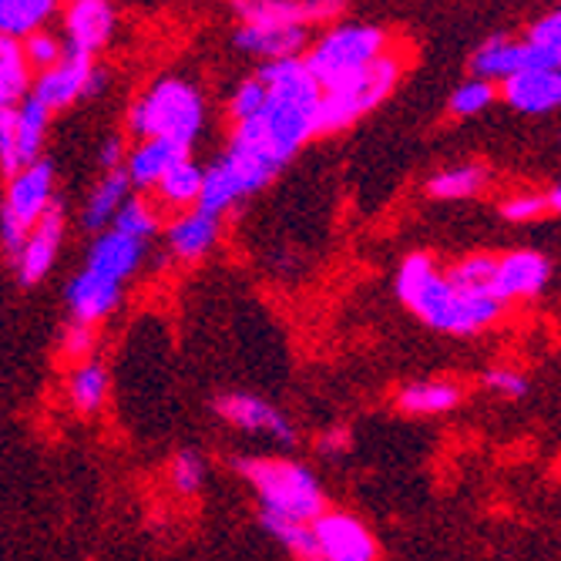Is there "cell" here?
Segmentation results:
<instances>
[{
  "label": "cell",
  "instance_id": "cell-36",
  "mask_svg": "<svg viewBox=\"0 0 561 561\" xmlns=\"http://www.w3.org/2000/svg\"><path fill=\"white\" fill-rule=\"evenodd\" d=\"M266 101H270V91H266V84H263L260 78L242 81V84L236 88V94H232V105H229L236 125H245V122H252V118H260L263 108H266Z\"/></svg>",
  "mask_w": 561,
  "mask_h": 561
},
{
  "label": "cell",
  "instance_id": "cell-9",
  "mask_svg": "<svg viewBox=\"0 0 561 561\" xmlns=\"http://www.w3.org/2000/svg\"><path fill=\"white\" fill-rule=\"evenodd\" d=\"M50 206H55V169L47 159H41L11 179L4 213H11L24 229H34Z\"/></svg>",
  "mask_w": 561,
  "mask_h": 561
},
{
  "label": "cell",
  "instance_id": "cell-33",
  "mask_svg": "<svg viewBox=\"0 0 561 561\" xmlns=\"http://www.w3.org/2000/svg\"><path fill=\"white\" fill-rule=\"evenodd\" d=\"M494 270H497V256H468L457 266H450L447 279L457 286V289H468V293H491V279H494Z\"/></svg>",
  "mask_w": 561,
  "mask_h": 561
},
{
  "label": "cell",
  "instance_id": "cell-25",
  "mask_svg": "<svg viewBox=\"0 0 561 561\" xmlns=\"http://www.w3.org/2000/svg\"><path fill=\"white\" fill-rule=\"evenodd\" d=\"M249 192H245V185H242V179L236 175V169L226 162V159H219L216 165H209L206 169V185H202V198H198V213H206V216H222V213H229L239 198H245Z\"/></svg>",
  "mask_w": 561,
  "mask_h": 561
},
{
  "label": "cell",
  "instance_id": "cell-12",
  "mask_svg": "<svg viewBox=\"0 0 561 561\" xmlns=\"http://www.w3.org/2000/svg\"><path fill=\"white\" fill-rule=\"evenodd\" d=\"M551 266L545 256L531 249H518V252H507V256H497V270L491 279V293L501 302H512V299H531L548 286Z\"/></svg>",
  "mask_w": 561,
  "mask_h": 561
},
{
  "label": "cell",
  "instance_id": "cell-22",
  "mask_svg": "<svg viewBox=\"0 0 561 561\" xmlns=\"http://www.w3.org/2000/svg\"><path fill=\"white\" fill-rule=\"evenodd\" d=\"M128 188H131V179H128V172H125V169L108 172L105 179H101V182L94 185L91 198H88L84 216H81L84 229H88V232H94V236H101V232H105V226H108V222L115 226V219H118L122 206L131 198V195H128Z\"/></svg>",
  "mask_w": 561,
  "mask_h": 561
},
{
  "label": "cell",
  "instance_id": "cell-23",
  "mask_svg": "<svg viewBox=\"0 0 561 561\" xmlns=\"http://www.w3.org/2000/svg\"><path fill=\"white\" fill-rule=\"evenodd\" d=\"M465 390L461 383H450V380H424V383H407L397 393V407L403 414H414V417H431V414H447L461 403Z\"/></svg>",
  "mask_w": 561,
  "mask_h": 561
},
{
  "label": "cell",
  "instance_id": "cell-43",
  "mask_svg": "<svg viewBox=\"0 0 561 561\" xmlns=\"http://www.w3.org/2000/svg\"><path fill=\"white\" fill-rule=\"evenodd\" d=\"M317 447H320L323 454H343V450L350 447V431H346V427H333V431L320 434Z\"/></svg>",
  "mask_w": 561,
  "mask_h": 561
},
{
  "label": "cell",
  "instance_id": "cell-39",
  "mask_svg": "<svg viewBox=\"0 0 561 561\" xmlns=\"http://www.w3.org/2000/svg\"><path fill=\"white\" fill-rule=\"evenodd\" d=\"M551 213V198L548 195H515V198H507L504 206H501V216L507 222H531L538 216Z\"/></svg>",
  "mask_w": 561,
  "mask_h": 561
},
{
  "label": "cell",
  "instance_id": "cell-7",
  "mask_svg": "<svg viewBox=\"0 0 561 561\" xmlns=\"http://www.w3.org/2000/svg\"><path fill=\"white\" fill-rule=\"evenodd\" d=\"M471 68L484 81H491V78L507 81L525 71H561V47L531 44V41L515 44L507 37H491L474 50Z\"/></svg>",
  "mask_w": 561,
  "mask_h": 561
},
{
  "label": "cell",
  "instance_id": "cell-18",
  "mask_svg": "<svg viewBox=\"0 0 561 561\" xmlns=\"http://www.w3.org/2000/svg\"><path fill=\"white\" fill-rule=\"evenodd\" d=\"M122 299V283L118 279H108L94 270H84L71 279L68 286V306H71V320H81V323H98L105 320Z\"/></svg>",
  "mask_w": 561,
  "mask_h": 561
},
{
  "label": "cell",
  "instance_id": "cell-13",
  "mask_svg": "<svg viewBox=\"0 0 561 561\" xmlns=\"http://www.w3.org/2000/svg\"><path fill=\"white\" fill-rule=\"evenodd\" d=\"M323 561H377V541L346 512H327L320 522H313Z\"/></svg>",
  "mask_w": 561,
  "mask_h": 561
},
{
  "label": "cell",
  "instance_id": "cell-6",
  "mask_svg": "<svg viewBox=\"0 0 561 561\" xmlns=\"http://www.w3.org/2000/svg\"><path fill=\"white\" fill-rule=\"evenodd\" d=\"M387 34L374 24H343L330 31L310 55H306V68L313 71L320 88H330L333 81L360 71L387 55Z\"/></svg>",
  "mask_w": 561,
  "mask_h": 561
},
{
  "label": "cell",
  "instance_id": "cell-42",
  "mask_svg": "<svg viewBox=\"0 0 561 561\" xmlns=\"http://www.w3.org/2000/svg\"><path fill=\"white\" fill-rule=\"evenodd\" d=\"M122 159H128L125 156V141H122V135H112L105 145H101V165H105L108 172H118V169H125Z\"/></svg>",
  "mask_w": 561,
  "mask_h": 561
},
{
  "label": "cell",
  "instance_id": "cell-10",
  "mask_svg": "<svg viewBox=\"0 0 561 561\" xmlns=\"http://www.w3.org/2000/svg\"><path fill=\"white\" fill-rule=\"evenodd\" d=\"M61 239H65V209L55 202V206L47 209V216L31 229L27 245L14 260L21 286H37L50 273V266H55V260H58Z\"/></svg>",
  "mask_w": 561,
  "mask_h": 561
},
{
  "label": "cell",
  "instance_id": "cell-35",
  "mask_svg": "<svg viewBox=\"0 0 561 561\" xmlns=\"http://www.w3.org/2000/svg\"><path fill=\"white\" fill-rule=\"evenodd\" d=\"M494 84L491 81H484V78H474V81H465L461 88H457L454 94H450V115H457V118H471V115H478V112H484L491 101H494Z\"/></svg>",
  "mask_w": 561,
  "mask_h": 561
},
{
  "label": "cell",
  "instance_id": "cell-38",
  "mask_svg": "<svg viewBox=\"0 0 561 561\" xmlns=\"http://www.w3.org/2000/svg\"><path fill=\"white\" fill-rule=\"evenodd\" d=\"M94 327L91 323H81V320H71L68 327H65V333H61V353L68 356V360H75V367L78 364H88V356H91V350H94Z\"/></svg>",
  "mask_w": 561,
  "mask_h": 561
},
{
  "label": "cell",
  "instance_id": "cell-17",
  "mask_svg": "<svg viewBox=\"0 0 561 561\" xmlns=\"http://www.w3.org/2000/svg\"><path fill=\"white\" fill-rule=\"evenodd\" d=\"M501 94L515 112L548 115L561 108V71H525L501 81Z\"/></svg>",
  "mask_w": 561,
  "mask_h": 561
},
{
  "label": "cell",
  "instance_id": "cell-31",
  "mask_svg": "<svg viewBox=\"0 0 561 561\" xmlns=\"http://www.w3.org/2000/svg\"><path fill=\"white\" fill-rule=\"evenodd\" d=\"M484 182H488V172L481 165H457V169L434 175L427 182V192L434 198H468V195H478Z\"/></svg>",
  "mask_w": 561,
  "mask_h": 561
},
{
  "label": "cell",
  "instance_id": "cell-20",
  "mask_svg": "<svg viewBox=\"0 0 561 561\" xmlns=\"http://www.w3.org/2000/svg\"><path fill=\"white\" fill-rule=\"evenodd\" d=\"M232 44L245 55H260L266 61H286L299 58V50L306 44V27H252L242 24L232 34Z\"/></svg>",
  "mask_w": 561,
  "mask_h": 561
},
{
  "label": "cell",
  "instance_id": "cell-4",
  "mask_svg": "<svg viewBox=\"0 0 561 561\" xmlns=\"http://www.w3.org/2000/svg\"><path fill=\"white\" fill-rule=\"evenodd\" d=\"M202 122H206V112H202L198 91L179 78L156 81L128 112V131L135 138H172L188 148L198 138Z\"/></svg>",
  "mask_w": 561,
  "mask_h": 561
},
{
  "label": "cell",
  "instance_id": "cell-44",
  "mask_svg": "<svg viewBox=\"0 0 561 561\" xmlns=\"http://www.w3.org/2000/svg\"><path fill=\"white\" fill-rule=\"evenodd\" d=\"M548 198H551V213H561V185H554L548 192Z\"/></svg>",
  "mask_w": 561,
  "mask_h": 561
},
{
  "label": "cell",
  "instance_id": "cell-14",
  "mask_svg": "<svg viewBox=\"0 0 561 561\" xmlns=\"http://www.w3.org/2000/svg\"><path fill=\"white\" fill-rule=\"evenodd\" d=\"M94 65L88 55H65V61L58 68L44 71L37 81H34V98L41 105H47L50 112L58 108H68L75 105L78 98H88V88H91V78H94Z\"/></svg>",
  "mask_w": 561,
  "mask_h": 561
},
{
  "label": "cell",
  "instance_id": "cell-37",
  "mask_svg": "<svg viewBox=\"0 0 561 561\" xmlns=\"http://www.w3.org/2000/svg\"><path fill=\"white\" fill-rule=\"evenodd\" d=\"M202 481H206V465H202V457L195 450H182L175 454L172 461V484L179 494H195L202 488Z\"/></svg>",
  "mask_w": 561,
  "mask_h": 561
},
{
  "label": "cell",
  "instance_id": "cell-11",
  "mask_svg": "<svg viewBox=\"0 0 561 561\" xmlns=\"http://www.w3.org/2000/svg\"><path fill=\"white\" fill-rule=\"evenodd\" d=\"M216 414L242 431H252V434H270L273 440L279 444H296V427L276 411L273 403L252 397V393H222L216 400Z\"/></svg>",
  "mask_w": 561,
  "mask_h": 561
},
{
  "label": "cell",
  "instance_id": "cell-19",
  "mask_svg": "<svg viewBox=\"0 0 561 561\" xmlns=\"http://www.w3.org/2000/svg\"><path fill=\"white\" fill-rule=\"evenodd\" d=\"M145 256V242L118 232V229H108V232H101L91 249H88V270L101 273V276H108V279H125L138 270Z\"/></svg>",
  "mask_w": 561,
  "mask_h": 561
},
{
  "label": "cell",
  "instance_id": "cell-29",
  "mask_svg": "<svg viewBox=\"0 0 561 561\" xmlns=\"http://www.w3.org/2000/svg\"><path fill=\"white\" fill-rule=\"evenodd\" d=\"M202 185H206V172H202L192 159L175 165L156 188L159 195V206L165 209H188V206H198V198H202Z\"/></svg>",
  "mask_w": 561,
  "mask_h": 561
},
{
  "label": "cell",
  "instance_id": "cell-40",
  "mask_svg": "<svg viewBox=\"0 0 561 561\" xmlns=\"http://www.w3.org/2000/svg\"><path fill=\"white\" fill-rule=\"evenodd\" d=\"M484 387L504 400H522L528 393V380L518 370H507V367H491L484 374Z\"/></svg>",
  "mask_w": 561,
  "mask_h": 561
},
{
  "label": "cell",
  "instance_id": "cell-8",
  "mask_svg": "<svg viewBox=\"0 0 561 561\" xmlns=\"http://www.w3.org/2000/svg\"><path fill=\"white\" fill-rule=\"evenodd\" d=\"M343 4L346 0H232V11L252 27H306L336 18Z\"/></svg>",
  "mask_w": 561,
  "mask_h": 561
},
{
  "label": "cell",
  "instance_id": "cell-1",
  "mask_svg": "<svg viewBox=\"0 0 561 561\" xmlns=\"http://www.w3.org/2000/svg\"><path fill=\"white\" fill-rule=\"evenodd\" d=\"M270 101L260 118L245 125H236V131L263 141L273 156L286 165L296 151L320 135V105H323V88L306 68L302 58H286V61H266L256 75Z\"/></svg>",
  "mask_w": 561,
  "mask_h": 561
},
{
  "label": "cell",
  "instance_id": "cell-26",
  "mask_svg": "<svg viewBox=\"0 0 561 561\" xmlns=\"http://www.w3.org/2000/svg\"><path fill=\"white\" fill-rule=\"evenodd\" d=\"M108 370L101 367L98 360H88V364H78L71 374H68V400L78 414H94L105 407L108 400Z\"/></svg>",
  "mask_w": 561,
  "mask_h": 561
},
{
  "label": "cell",
  "instance_id": "cell-24",
  "mask_svg": "<svg viewBox=\"0 0 561 561\" xmlns=\"http://www.w3.org/2000/svg\"><path fill=\"white\" fill-rule=\"evenodd\" d=\"M18 118H14V135H18V165L27 169L34 162H41V148H44V135H47V125H50V108L41 105V101L31 94L24 98L21 105L14 108Z\"/></svg>",
  "mask_w": 561,
  "mask_h": 561
},
{
  "label": "cell",
  "instance_id": "cell-3",
  "mask_svg": "<svg viewBox=\"0 0 561 561\" xmlns=\"http://www.w3.org/2000/svg\"><path fill=\"white\" fill-rule=\"evenodd\" d=\"M260 494L263 512L313 525L327 515V497L317 478L296 461H279V457H239L232 465Z\"/></svg>",
  "mask_w": 561,
  "mask_h": 561
},
{
  "label": "cell",
  "instance_id": "cell-34",
  "mask_svg": "<svg viewBox=\"0 0 561 561\" xmlns=\"http://www.w3.org/2000/svg\"><path fill=\"white\" fill-rule=\"evenodd\" d=\"M21 44H24V55H27L31 68H37L41 75L50 71V68H58L65 61V55H68V47L55 34H47V31H34Z\"/></svg>",
  "mask_w": 561,
  "mask_h": 561
},
{
  "label": "cell",
  "instance_id": "cell-2",
  "mask_svg": "<svg viewBox=\"0 0 561 561\" xmlns=\"http://www.w3.org/2000/svg\"><path fill=\"white\" fill-rule=\"evenodd\" d=\"M393 293L417 320L450 336H474L488 330L507 306L494 293L457 289L447 276L437 273L434 260L424 256V252H414V256L400 263Z\"/></svg>",
  "mask_w": 561,
  "mask_h": 561
},
{
  "label": "cell",
  "instance_id": "cell-27",
  "mask_svg": "<svg viewBox=\"0 0 561 561\" xmlns=\"http://www.w3.org/2000/svg\"><path fill=\"white\" fill-rule=\"evenodd\" d=\"M31 84V61L24 55V44L18 37L0 41V101L4 108H18Z\"/></svg>",
  "mask_w": 561,
  "mask_h": 561
},
{
  "label": "cell",
  "instance_id": "cell-30",
  "mask_svg": "<svg viewBox=\"0 0 561 561\" xmlns=\"http://www.w3.org/2000/svg\"><path fill=\"white\" fill-rule=\"evenodd\" d=\"M58 0H0V27L4 37H27L55 14Z\"/></svg>",
  "mask_w": 561,
  "mask_h": 561
},
{
  "label": "cell",
  "instance_id": "cell-41",
  "mask_svg": "<svg viewBox=\"0 0 561 561\" xmlns=\"http://www.w3.org/2000/svg\"><path fill=\"white\" fill-rule=\"evenodd\" d=\"M528 41L531 44H548V47H561V11L541 18L538 24H531L528 31Z\"/></svg>",
  "mask_w": 561,
  "mask_h": 561
},
{
  "label": "cell",
  "instance_id": "cell-5",
  "mask_svg": "<svg viewBox=\"0 0 561 561\" xmlns=\"http://www.w3.org/2000/svg\"><path fill=\"white\" fill-rule=\"evenodd\" d=\"M397 78H400L397 58L383 55L380 61H374V65L360 68V71H353V75L333 81L330 88H323L320 135L343 131L356 118H364L367 112H374L380 101L397 88Z\"/></svg>",
  "mask_w": 561,
  "mask_h": 561
},
{
  "label": "cell",
  "instance_id": "cell-32",
  "mask_svg": "<svg viewBox=\"0 0 561 561\" xmlns=\"http://www.w3.org/2000/svg\"><path fill=\"white\" fill-rule=\"evenodd\" d=\"M112 229H118V232L145 242L148 236L159 232V206H151V202H145L141 195H131L125 206H122V213H118V219H115Z\"/></svg>",
  "mask_w": 561,
  "mask_h": 561
},
{
  "label": "cell",
  "instance_id": "cell-45",
  "mask_svg": "<svg viewBox=\"0 0 561 561\" xmlns=\"http://www.w3.org/2000/svg\"><path fill=\"white\" fill-rule=\"evenodd\" d=\"M71 4H75V0H71Z\"/></svg>",
  "mask_w": 561,
  "mask_h": 561
},
{
  "label": "cell",
  "instance_id": "cell-21",
  "mask_svg": "<svg viewBox=\"0 0 561 561\" xmlns=\"http://www.w3.org/2000/svg\"><path fill=\"white\" fill-rule=\"evenodd\" d=\"M169 249H172V256L182 260V263H195L202 260L206 252L216 245L219 239V219L216 216H206V213H185L179 216L172 226H169Z\"/></svg>",
  "mask_w": 561,
  "mask_h": 561
},
{
  "label": "cell",
  "instance_id": "cell-15",
  "mask_svg": "<svg viewBox=\"0 0 561 561\" xmlns=\"http://www.w3.org/2000/svg\"><path fill=\"white\" fill-rule=\"evenodd\" d=\"M182 162H188V145L172 141V138H145L128 156L125 172L131 185L145 192V188H159V182Z\"/></svg>",
  "mask_w": 561,
  "mask_h": 561
},
{
  "label": "cell",
  "instance_id": "cell-16",
  "mask_svg": "<svg viewBox=\"0 0 561 561\" xmlns=\"http://www.w3.org/2000/svg\"><path fill=\"white\" fill-rule=\"evenodd\" d=\"M68 50L71 55H94L115 31V11L108 0H75L65 14Z\"/></svg>",
  "mask_w": 561,
  "mask_h": 561
},
{
  "label": "cell",
  "instance_id": "cell-28",
  "mask_svg": "<svg viewBox=\"0 0 561 561\" xmlns=\"http://www.w3.org/2000/svg\"><path fill=\"white\" fill-rule=\"evenodd\" d=\"M260 522L293 558H299V561H323V548H320V538H317L313 525L293 522V518H279V515H270V512H260Z\"/></svg>",
  "mask_w": 561,
  "mask_h": 561
}]
</instances>
